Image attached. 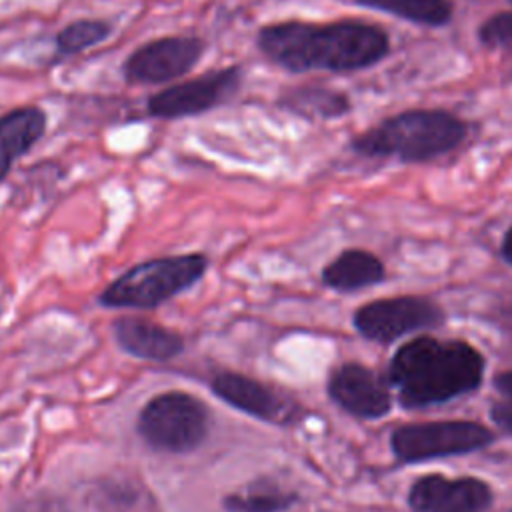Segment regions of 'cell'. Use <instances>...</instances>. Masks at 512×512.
Returning a JSON list of instances; mask_svg holds the SVG:
<instances>
[{"mask_svg":"<svg viewBox=\"0 0 512 512\" xmlns=\"http://www.w3.org/2000/svg\"><path fill=\"white\" fill-rule=\"evenodd\" d=\"M256 46L272 64L288 72H354L380 62L390 42L382 28L358 20L330 24L286 20L262 26Z\"/></svg>","mask_w":512,"mask_h":512,"instance_id":"1","label":"cell"},{"mask_svg":"<svg viewBox=\"0 0 512 512\" xmlns=\"http://www.w3.org/2000/svg\"><path fill=\"white\" fill-rule=\"evenodd\" d=\"M484 374L482 354L460 340L420 336L394 354L390 380L406 408L440 404L474 390Z\"/></svg>","mask_w":512,"mask_h":512,"instance_id":"2","label":"cell"},{"mask_svg":"<svg viewBox=\"0 0 512 512\" xmlns=\"http://www.w3.org/2000/svg\"><path fill=\"white\" fill-rule=\"evenodd\" d=\"M464 136V122L446 110H406L358 134L352 148L372 158L426 162L454 150Z\"/></svg>","mask_w":512,"mask_h":512,"instance_id":"3","label":"cell"},{"mask_svg":"<svg viewBox=\"0 0 512 512\" xmlns=\"http://www.w3.org/2000/svg\"><path fill=\"white\" fill-rule=\"evenodd\" d=\"M208 264L210 260L202 252L172 254L138 262L98 294V304L104 308H158L180 292L192 288L206 274Z\"/></svg>","mask_w":512,"mask_h":512,"instance_id":"4","label":"cell"},{"mask_svg":"<svg viewBox=\"0 0 512 512\" xmlns=\"http://www.w3.org/2000/svg\"><path fill=\"white\" fill-rule=\"evenodd\" d=\"M208 406L190 392L166 390L152 396L138 412L136 432L156 452H194L208 436Z\"/></svg>","mask_w":512,"mask_h":512,"instance_id":"5","label":"cell"},{"mask_svg":"<svg viewBox=\"0 0 512 512\" xmlns=\"http://www.w3.org/2000/svg\"><path fill=\"white\" fill-rule=\"evenodd\" d=\"M244 72L240 66L208 70L202 76L172 84L146 102V112L162 120H178L204 114L226 104L242 86Z\"/></svg>","mask_w":512,"mask_h":512,"instance_id":"6","label":"cell"},{"mask_svg":"<svg viewBox=\"0 0 512 512\" xmlns=\"http://www.w3.org/2000/svg\"><path fill=\"white\" fill-rule=\"evenodd\" d=\"M492 434L476 422H420L406 424L392 432L394 454L404 462L464 454L490 444Z\"/></svg>","mask_w":512,"mask_h":512,"instance_id":"7","label":"cell"},{"mask_svg":"<svg viewBox=\"0 0 512 512\" xmlns=\"http://www.w3.org/2000/svg\"><path fill=\"white\" fill-rule=\"evenodd\" d=\"M206 42L198 36H162L138 46L122 64L128 84H164L188 74L204 56Z\"/></svg>","mask_w":512,"mask_h":512,"instance_id":"8","label":"cell"},{"mask_svg":"<svg viewBox=\"0 0 512 512\" xmlns=\"http://www.w3.org/2000/svg\"><path fill=\"white\" fill-rule=\"evenodd\" d=\"M442 310L422 296H394L368 302L354 312L356 330L376 342H392L404 334L438 326Z\"/></svg>","mask_w":512,"mask_h":512,"instance_id":"9","label":"cell"},{"mask_svg":"<svg viewBox=\"0 0 512 512\" xmlns=\"http://www.w3.org/2000/svg\"><path fill=\"white\" fill-rule=\"evenodd\" d=\"M210 390L222 402L252 418L274 424H286L294 420V406L282 400L280 394L274 392L268 384L252 376L224 370L212 376Z\"/></svg>","mask_w":512,"mask_h":512,"instance_id":"10","label":"cell"},{"mask_svg":"<svg viewBox=\"0 0 512 512\" xmlns=\"http://www.w3.org/2000/svg\"><path fill=\"white\" fill-rule=\"evenodd\" d=\"M408 500L416 512H480L490 506L492 492L476 478L432 474L412 484Z\"/></svg>","mask_w":512,"mask_h":512,"instance_id":"11","label":"cell"},{"mask_svg":"<svg viewBox=\"0 0 512 512\" xmlns=\"http://www.w3.org/2000/svg\"><path fill=\"white\" fill-rule=\"evenodd\" d=\"M330 398L358 418H380L390 410L386 382L370 368L348 362L338 366L328 380Z\"/></svg>","mask_w":512,"mask_h":512,"instance_id":"12","label":"cell"},{"mask_svg":"<svg viewBox=\"0 0 512 512\" xmlns=\"http://www.w3.org/2000/svg\"><path fill=\"white\" fill-rule=\"evenodd\" d=\"M112 334L126 354L140 360L168 362L184 350V338L180 332L142 316L116 318L112 322Z\"/></svg>","mask_w":512,"mask_h":512,"instance_id":"13","label":"cell"},{"mask_svg":"<svg viewBox=\"0 0 512 512\" xmlns=\"http://www.w3.org/2000/svg\"><path fill=\"white\" fill-rule=\"evenodd\" d=\"M48 116L40 106L28 104L0 116V184L16 160L26 156L44 136Z\"/></svg>","mask_w":512,"mask_h":512,"instance_id":"14","label":"cell"},{"mask_svg":"<svg viewBox=\"0 0 512 512\" xmlns=\"http://www.w3.org/2000/svg\"><path fill=\"white\" fill-rule=\"evenodd\" d=\"M384 278V264L372 252L350 248L340 252L322 270V282L338 292L374 286Z\"/></svg>","mask_w":512,"mask_h":512,"instance_id":"15","label":"cell"},{"mask_svg":"<svg viewBox=\"0 0 512 512\" xmlns=\"http://www.w3.org/2000/svg\"><path fill=\"white\" fill-rule=\"evenodd\" d=\"M278 106L302 118H338L350 110V102L342 92L322 86H298L286 90L278 98Z\"/></svg>","mask_w":512,"mask_h":512,"instance_id":"16","label":"cell"},{"mask_svg":"<svg viewBox=\"0 0 512 512\" xmlns=\"http://www.w3.org/2000/svg\"><path fill=\"white\" fill-rule=\"evenodd\" d=\"M296 500L298 496L294 492L282 490L272 482L258 480L226 494L222 498V506L228 512H284Z\"/></svg>","mask_w":512,"mask_h":512,"instance_id":"17","label":"cell"},{"mask_svg":"<svg viewBox=\"0 0 512 512\" xmlns=\"http://www.w3.org/2000/svg\"><path fill=\"white\" fill-rule=\"evenodd\" d=\"M362 6L388 12L414 24L442 26L452 18L450 0H356Z\"/></svg>","mask_w":512,"mask_h":512,"instance_id":"18","label":"cell"},{"mask_svg":"<svg viewBox=\"0 0 512 512\" xmlns=\"http://www.w3.org/2000/svg\"><path fill=\"white\" fill-rule=\"evenodd\" d=\"M112 34V24L108 20L100 18H80L70 24H66L54 38L56 44V58H68L76 56L84 50H90Z\"/></svg>","mask_w":512,"mask_h":512,"instance_id":"19","label":"cell"},{"mask_svg":"<svg viewBox=\"0 0 512 512\" xmlns=\"http://www.w3.org/2000/svg\"><path fill=\"white\" fill-rule=\"evenodd\" d=\"M478 38L482 44L490 48H502V50H512V10L494 14L488 18L480 30Z\"/></svg>","mask_w":512,"mask_h":512,"instance_id":"20","label":"cell"},{"mask_svg":"<svg viewBox=\"0 0 512 512\" xmlns=\"http://www.w3.org/2000/svg\"><path fill=\"white\" fill-rule=\"evenodd\" d=\"M494 390L498 392V400H494L490 416L502 430L512 434V370L494 378Z\"/></svg>","mask_w":512,"mask_h":512,"instance_id":"21","label":"cell"},{"mask_svg":"<svg viewBox=\"0 0 512 512\" xmlns=\"http://www.w3.org/2000/svg\"><path fill=\"white\" fill-rule=\"evenodd\" d=\"M502 256L512 264V226L508 228L506 236H504V242H502Z\"/></svg>","mask_w":512,"mask_h":512,"instance_id":"22","label":"cell"},{"mask_svg":"<svg viewBox=\"0 0 512 512\" xmlns=\"http://www.w3.org/2000/svg\"><path fill=\"white\" fill-rule=\"evenodd\" d=\"M510 2H512V0H510Z\"/></svg>","mask_w":512,"mask_h":512,"instance_id":"23","label":"cell"}]
</instances>
